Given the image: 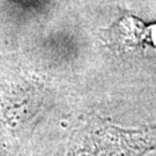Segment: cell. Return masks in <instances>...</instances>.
Instances as JSON below:
<instances>
[{
    "label": "cell",
    "instance_id": "obj_1",
    "mask_svg": "<svg viewBox=\"0 0 156 156\" xmlns=\"http://www.w3.org/2000/svg\"><path fill=\"white\" fill-rule=\"evenodd\" d=\"M109 38L119 49L136 48L144 41L151 45V26L145 28L139 20L125 17L109 29Z\"/></svg>",
    "mask_w": 156,
    "mask_h": 156
}]
</instances>
